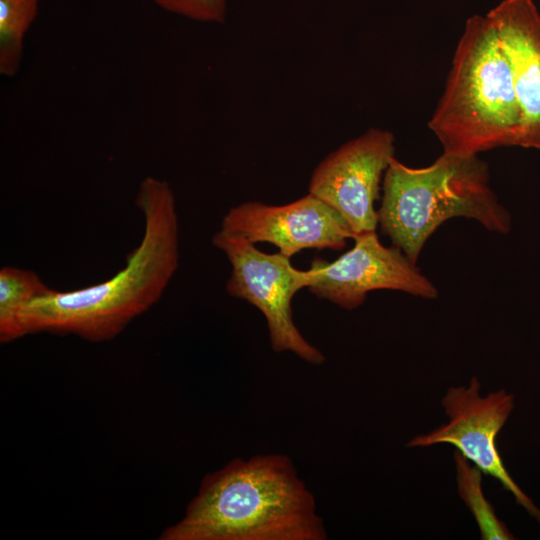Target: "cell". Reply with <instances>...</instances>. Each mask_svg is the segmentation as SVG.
Listing matches in <instances>:
<instances>
[{
	"label": "cell",
	"instance_id": "1",
	"mask_svg": "<svg viewBox=\"0 0 540 540\" xmlns=\"http://www.w3.org/2000/svg\"><path fill=\"white\" fill-rule=\"evenodd\" d=\"M143 236L126 265L111 278L71 291L51 289L35 298L22 317L26 335L73 334L89 342L118 336L164 294L179 265V224L169 183L145 177L135 200Z\"/></svg>",
	"mask_w": 540,
	"mask_h": 540
},
{
	"label": "cell",
	"instance_id": "2",
	"mask_svg": "<svg viewBox=\"0 0 540 540\" xmlns=\"http://www.w3.org/2000/svg\"><path fill=\"white\" fill-rule=\"evenodd\" d=\"M160 540H325L316 500L287 455L234 458L207 474Z\"/></svg>",
	"mask_w": 540,
	"mask_h": 540
},
{
	"label": "cell",
	"instance_id": "3",
	"mask_svg": "<svg viewBox=\"0 0 540 540\" xmlns=\"http://www.w3.org/2000/svg\"><path fill=\"white\" fill-rule=\"evenodd\" d=\"M488 164L478 155L442 153L432 164L409 167L395 157L383 178L378 225L412 262L444 222L463 217L499 234L511 230L510 212L490 187Z\"/></svg>",
	"mask_w": 540,
	"mask_h": 540
},
{
	"label": "cell",
	"instance_id": "4",
	"mask_svg": "<svg viewBox=\"0 0 540 540\" xmlns=\"http://www.w3.org/2000/svg\"><path fill=\"white\" fill-rule=\"evenodd\" d=\"M428 126L446 154L472 156L519 145L512 74L487 13L466 21Z\"/></svg>",
	"mask_w": 540,
	"mask_h": 540
},
{
	"label": "cell",
	"instance_id": "5",
	"mask_svg": "<svg viewBox=\"0 0 540 540\" xmlns=\"http://www.w3.org/2000/svg\"><path fill=\"white\" fill-rule=\"evenodd\" d=\"M212 244L231 265L227 293L247 301L264 315L273 351L291 352L309 364H322L325 356L304 338L293 319L292 300L307 288L308 270L295 268L291 258L280 252L265 253L221 228L213 235Z\"/></svg>",
	"mask_w": 540,
	"mask_h": 540
},
{
	"label": "cell",
	"instance_id": "6",
	"mask_svg": "<svg viewBox=\"0 0 540 540\" xmlns=\"http://www.w3.org/2000/svg\"><path fill=\"white\" fill-rule=\"evenodd\" d=\"M481 384L472 377L467 387H450L442 398L448 422L412 438L407 446L449 444L483 474L495 478L517 504L540 524V509L516 484L497 448V436L514 408V396L505 389L480 394Z\"/></svg>",
	"mask_w": 540,
	"mask_h": 540
},
{
	"label": "cell",
	"instance_id": "7",
	"mask_svg": "<svg viewBox=\"0 0 540 540\" xmlns=\"http://www.w3.org/2000/svg\"><path fill=\"white\" fill-rule=\"evenodd\" d=\"M354 245L334 261L314 258L307 289L345 310L361 306L374 290L401 291L425 299L438 297L435 285L399 248L384 246L376 231L353 237Z\"/></svg>",
	"mask_w": 540,
	"mask_h": 540
},
{
	"label": "cell",
	"instance_id": "8",
	"mask_svg": "<svg viewBox=\"0 0 540 540\" xmlns=\"http://www.w3.org/2000/svg\"><path fill=\"white\" fill-rule=\"evenodd\" d=\"M392 132L371 128L328 154L313 170L308 193L335 209L353 235L376 231L384 174L395 157Z\"/></svg>",
	"mask_w": 540,
	"mask_h": 540
},
{
	"label": "cell",
	"instance_id": "9",
	"mask_svg": "<svg viewBox=\"0 0 540 540\" xmlns=\"http://www.w3.org/2000/svg\"><path fill=\"white\" fill-rule=\"evenodd\" d=\"M221 229L253 244H273L289 258L304 249L341 250L354 237L346 220L310 193L283 205H236L223 216Z\"/></svg>",
	"mask_w": 540,
	"mask_h": 540
},
{
	"label": "cell",
	"instance_id": "10",
	"mask_svg": "<svg viewBox=\"0 0 540 540\" xmlns=\"http://www.w3.org/2000/svg\"><path fill=\"white\" fill-rule=\"evenodd\" d=\"M487 14L509 63L520 108L518 146L540 150V12L532 0H503Z\"/></svg>",
	"mask_w": 540,
	"mask_h": 540
},
{
	"label": "cell",
	"instance_id": "11",
	"mask_svg": "<svg viewBox=\"0 0 540 540\" xmlns=\"http://www.w3.org/2000/svg\"><path fill=\"white\" fill-rule=\"evenodd\" d=\"M49 288L33 270L13 266L0 269V342L24 337L22 317L28 305Z\"/></svg>",
	"mask_w": 540,
	"mask_h": 540
},
{
	"label": "cell",
	"instance_id": "12",
	"mask_svg": "<svg viewBox=\"0 0 540 540\" xmlns=\"http://www.w3.org/2000/svg\"><path fill=\"white\" fill-rule=\"evenodd\" d=\"M458 492L472 513L483 540L514 539L504 522L496 515L482 489V471L458 451L454 454Z\"/></svg>",
	"mask_w": 540,
	"mask_h": 540
},
{
	"label": "cell",
	"instance_id": "13",
	"mask_svg": "<svg viewBox=\"0 0 540 540\" xmlns=\"http://www.w3.org/2000/svg\"><path fill=\"white\" fill-rule=\"evenodd\" d=\"M39 0H0V73L14 76L23 58V40L38 13Z\"/></svg>",
	"mask_w": 540,
	"mask_h": 540
},
{
	"label": "cell",
	"instance_id": "14",
	"mask_svg": "<svg viewBox=\"0 0 540 540\" xmlns=\"http://www.w3.org/2000/svg\"><path fill=\"white\" fill-rule=\"evenodd\" d=\"M160 8L205 23L221 24L226 19L227 0H151Z\"/></svg>",
	"mask_w": 540,
	"mask_h": 540
}]
</instances>
